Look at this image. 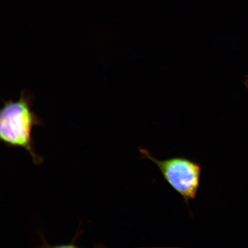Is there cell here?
Returning a JSON list of instances; mask_svg holds the SVG:
<instances>
[{
	"instance_id": "cell-1",
	"label": "cell",
	"mask_w": 248,
	"mask_h": 248,
	"mask_svg": "<svg viewBox=\"0 0 248 248\" xmlns=\"http://www.w3.org/2000/svg\"><path fill=\"white\" fill-rule=\"evenodd\" d=\"M35 97L24 89L17 101H4L0 108V142L9 148L23 149L39 166L44 159L36 153L33 129L45 123L33 110Z\"/></svg>"
},
{
	"instance_id": "cell-2",
	"label": "cell",
	"mask_w": 248,
	"mask_h": 248,
	"mask_svg": "<svg viewBox=\"0 0 248 248\" xmlns=\"http://www.w3.org/2000/svg\"><path fill=\"white\" fill-rule=\"evenodd\" d=\"M139 150L144 159L150 160L156 165L167 184L181 195L187 205L197 197L202 172L199 164L185 157L158 159L146 149L139 148Z\"/></svg>"
}]
</instances>
